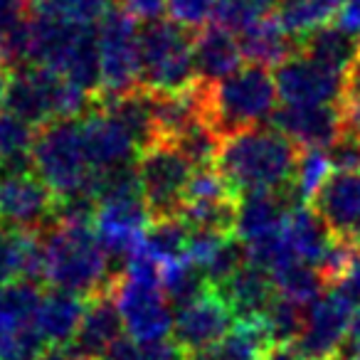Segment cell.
I'll return each instance as SVG.
<instances>
[{
    "instance_id": "cell-1",
    "label": "cell",
    "mask_w": 360,
    "mask_h": 360,
    "mask_svg": "<svg viewBox=\"0 0 360 360\" xmlns=\"http://www.w3.org/2000/svg\"><path fill=\"white\" fill-rule=\"evenodd\" d=\"M301 148L271 126L247 129L222 139L215 168L237 195L286 191L296 173Z\"/></svg>"
},
{
    "instance_id": "cell-2",
    "label": "cell",
    "mask_w": 360,
    "mask_h": 360,
    "mask_svg": "<svg viewBox=\"0 0 360 360\" xmlns=\"http://www.w3.org/2000/svg\"><path fill=\"white\" fill-rule=\"evenodd\" d=\"M45 250V281L52 289L91 296L111 291L116 274L94 222H52L40 232Z\"/></svg>"
},
{
    "instance_id": "cell-3",
    "label": "cell",
    "mask_w": 360,
    "mask_h": 360,
    "mask_svg": "<svg viewBox=\"0 0 360 360\" xmlns=\"http://www.w3.org/2000/svg\"><path fill=\"white\" fill-rule=\"evenodd\" d=\"M30 65H40L99 96L101 70L96 27L75 25L47 13H30Z\"/></svg>"
},
{
    "instance_id": "cell-4",
    "label": "cell",
    "mask_w": 360,
    "mask_h": 360,
    "mask_svg": "<svg viewBox=\"0 0 360 360\" xmlns=\"http://www.w3.org/2000/svg\"><path fill=\"white\" fill-rule=\"evenodd\" d=\"M200 86L205 121L220 134V139L271 124L279 109L274 72L266 67L245 65L217 84Z\"/></svg>"
},
{
    "instance_id": "cell-5",
    "label": "cell",
    "mask_w": 360,
    "mask_h": 360,
    "mask_svg": "<svg viewBox=\"0 0 360 360\" xmlns=\"http://www.w3.org/2000/svg\"><path fill=\"white\" fill-rule=\"evenodd\" d=\"M111 294L124 319V330L136 343H160L173 335V311L160 286V264L141 255L116 276Z\"/></svg>"
},
{
    "instance_id": "cell-6",
    "label": "cell",
    "mask_w": 360,
    "mask_h": 360,
    "mask_svg": "<svg viewBox=\"0 0 360 360\" xmlns=\"http://www.w3.org/2000/svg\"><path fill=\"white\" fill-rule=\"evenodd\" d=\"M32 168L45 180L57 200L89 195L91 165L86 160L82 119H62L37 129ZM94 200V198H91Z\"/></svg>"
},
{
    "instance_id": "cell-7",
    "label": "cell",
    "mask_w": 360,
    "mask_h": 360,
    "mask_svg": "<svg viewBox=\"0 0 360 360\" xmlns=\"http://www.w3.org/2000/svg\"><path fill=\"white\" fill-rule=\"evenodd\" d=\"M195 84L193 32L170 18L141 27V86L148 91H183Z\"/></svg>"
},
{
    "instance_id": "cell-8",
    "label": "cell",
    "mask_w": 360,
    "mask_h": 360,
    "mask_svg": "<svg viewBox=\"0 0 360 360\" xmlns=\"http://www.w3.org/2000/svg\"><path fill=\"white\" fill-rule=\"evenodd\" d=\"M101 99L129 94L141 86V27L131 13L114 6L96 22Z\"/></svg>"
},
{
    "instance_id": "cell-9",
    "label": "cell",
    "mask_w": 360,
    "mask_h": 360,
    "mask_svg": "<svg viewBox=\"0 0 360 360\" xmlns=\"http://www.w3.org/2000/svg\"><path fill=\"white\" fill-rule=\"evenodd\" d=\"M136 168H139L150 220L183 215L188 186H191L193 173H195V165L173 143L158 141V143L141 150Z\"/></svg>"
},
{
    "instance_id": "cell-10",
    "label": "cell",
    "mask_w": 360,
    "mask_h": 360,
    "mask_svg": "<svg viewBox=\"0 0 360 360\" xmlns=\"http://www.w3.org/2000/svg\"><path fill=\"white\" fill-rule=\"evenodd\" d=\"M276 94L284 106H340L345 101V75L296 50L274 70Z\"/></svg>"
},
{
    "instance_id": "cell-11",
    "label": "cell",
    "mask_w": 360,
    "mask_h": 360,
    "mask_svg": "<svg viewBox=\"0 0 360 360\" xmlns=\"http://www.w3.org/2000/svg\"><path fill=\"white\" fill-rule=\"evenodd\" d=\"M355 306L338 291L328 289L306 311V323L291 348L304 360H335L348 340Z\"/></svg>"
},
{
    "instance_id": "cell-12",
    "label": "cell",
    "mask_w": 360,
    "mask_h": 360,
    "mask_svg": "<svg viewBox=\"0 0 360 360\" xmlns=\"http://www.w3.org/2000/svg\"><path fill=\"white\" fill-rule=\"evenodd\" d=\"M57 195L35 170L6 173L0 180V225L42 232L52 225Z\"/></svg>"
},
{
    "instance_id": "cell-13",
    "label": "cell",
    "mask_w": 360,
    "mask_h": 360,
    "mask_svg": "<svg viewBox=\"0 0 360 360\" xmlns=\"http://www.w3.org/2000/svg\"><path fill=\"white\" fill-rule=\"evenodd\" d=\"M237 326V319L220 291L212 286L207 294L195 299L193 304L183 306L173 316V340L183 353H198L217 345L230 335Z\"/></svg>"
},
{
    "instance_id": "cell-14",
    "label": "cell",
    "mask_w": 360,
    "mask_h": 360,
    "mask_svg": "<svg viewBox=\"0 0 360 360\" xmlns=\"http://www.w3.org/2000/svg\"><path fill=\"white\" fill-rule=\"evenodd\" d=\"M82 139H84L86 160L91 170L104 173V170L124 168L139 160V146L129 136V131L99 104L96 99L94 109L82 116Z\"/></svg>"
},
{
    "instance_id": "cell-15",
    "label": "cell",
    "mask_w": 360,
    "mask_h": 360,
    "mask_svg": "<svg viewBox=\"0 0 360 360\" xmlns=\"http://www.w3.org/2000/svg\"><path fill=\"white\" fill-rule=\"evenodd\" d=\"M335 240L360 247V173L333 170L311 202Z\"/></svg>"
},
{
    "instance_id": "cell-16",
    "label": "cell",
    "mask_w": 360,
    "mask_h": 360,
    "mask_svg": "<svg viewBox=\"0 0 360 360\" xmlns=\"http://www.w3.org/2000/svg\"><path fill=\"white\" fill-rule=\"evenodd\" d=\"M340 106H279L269 126L301 150H328L343 129Z\"/></svg>"
},
{
    "instance_id": "cell-17",
    "label": "cell",
    "mask_w": 360,
    "mask_h": 360,
    "mask_svg": "<svg viewBox=\"0 0 360 360\" xmlns=\"http://www.w3.org/2000/svg\"><path fill=\"white\" fill-rule=\"evenodd\" d=\"M124 338V319L111 291L86 299L84 319L70 348L79 360H104L109 350Z\"/></svg>"
},
{
    "instance_id": "cell-18",
    "label": "cell",
    "mask_w": 360,
    "mask_h": 360,
    "mask_svg": "<svg viewBox=\"0 0 360 360\" xmlns=\"http://www.w3.org/2000/svg\"><path fill=\"white\" fill-rule=\"evenodd\" d=\"M294 202L286 191H259L247 193L237 200L235 237L245 245H252L264 237L284 232Z\"/></svg>"
},
{
    "instance_id": "cell-19",
    "label": "cell",
    "mask_w": 360,
    "mask_h": 360,
    "mask_svg": "<svg viewBox=\"0 0 360 360\" xmlns=\"http://www.w3.org/2000/svg\"><path fill=\"white\" fill-rule=\"evenodd\" d=\"M240 37L222 30L217 25H207L205 30L193 35V70L198 84H217L227 79L242 67Z\"/></svg>"
},
{
    "instance_id": "cell-20",
    "label": "cell",
    "mask_w": 360,
    "mask_h": 360,
    "mask_svg": "<svg viewBox=\"0 0 360 360\" xmlns=\"http://www.w3.org/2000/svg\"><path fill=\"white\" fill-rule=\"evenodd\" d=\"M45 281V250L40 232L0 225V286Z\"/></svg>"
},
{
    "instance_id": "cell-21",
    "label": "cell",
    "mask_w": 360,
    "mask_h": 360,
    "mask_svg": "<svg viewBox=\"0 0 360 360\" xmlns=\"http://www.w3.org/2000/svg\"><path fill=\"white\" fill-rule=\"evenodd\" d=\"M86 299L70 291L50 289L42 294L35 314V330L45 345H72L84 319Z\"/></svg>"
},
{
    "instance_id": "cell-22",
    "label": "cell",
    "mask_w": 360,
    "mask_h": 360,
    "mask_svg": "<svg viewBox=\"0 0 360 360\" xmlns=\"http://www.w3.org/2000/svg\"><path fill=\"white\" fill-rule=\"evenodd\" d=\"M232 309L237 321H257L266 314L271 301L276 299V286L271 274L245 264L240 271L230 276L225 284L215 286Z\"/></svg>"
},
{
    "instance_id": "cell-23",
    "label": "cell",
    "mask_w": 360,
    "mask_h": 360,
    "mask_svg": "<svg viewBox=\"0 0 360 360\" xmlns=\"http://www.w3.org/2000/svg\"><path fill=\"white\" fill-rule=\"evenodd\" d=\"M284 237H286V242H289L296 259L309 262V264H314V266L323 264L330 247L335 245L333 232L328 230L323 217L311 205H301L291 210L289 220H286V227H284Z\"/></svg>"
},
{
    "instance_id": "cell-24",
    "label": "cell",
    "mask_w": 360,
    "mask_h": 360,
    "mask_svg": "<svg viewBox=\"0 0 360 360\" xmlns=\"http://www.w3.org/2000/svg\"><path fill=\"white\" fill-rule=\"evenodd\" d=\"M240 47L247 65L266 67V70L274 67L276 70L281 62H286L291 55H296L299 40L281 25L279 18H269V20L257 22L255 27L242 32Z\"/></svg>"
},
{
    "instance_id": "cell-25",
    "label": "cell",
    "mask_w": 360,
    "mask_h": 360,
    "mask_svg": "<svg viewBox=\"0 0 360 360\" xmlns=\"http://www.w3.org/2000/svg\"><path fill=\"white\" fill-rule=\"evenodd\" d=\"M299 52L309 55L311 60H319L330 70L348 75V70L360 55V37L350 35L338 22H328V25L316 27L314 32L301 37Z\"/></svg>"
},
{
    "instance_id": "cell-26",
    "label": "cell",
    "mask_w": 360,
    "mask_h": 360,
    "mask_svg": "<svg viewBox=\"0 0 360 360\" xmlns=\"http://www.w3.org/2000/svg\"><path fill=\"white\" fill-rule=\"evenodd\" d=\"M37 129L20 116L3 111L0 114V163L6 173H25L32 168V146Z\"/></svg>"
},
{
    "instance_id": "cell-27",
    "label": "cell",
    "mask_w": 360,
    "mask_h": 360,
    "mask_svg": "<svg viewBox=\"0 0 360 360\" xmlns=\"http://www.w3.org/2000/svg\"><path fill=\"white\" fill-rule=\"evenodd\" d=\"M271 279H274L276 294L294 301V304L304 306V309L314 306L316 301L328 291V281L321 274L319 266L309 264V262H301V259L289 262L284 269L271 274Z\"/></svg>"
},
{
    "instance_id": "cell-28",
    "label": "cell",
    "mask_w": 360,
    "mask_h": 360,
    "mask_svg": "<svg viewBox=\"0 0 360 360\" xmlns=\"http://www.w3.org/2000/svg\"><path fill=\"white\" fill-rule=\"evenodd\" d=\"M160 286H163L168 304L178 306V309L193 304V301L200 299L202 294H207L212 289L205 271L195 262L188 259V257L160 264Z\"/></svg>"
},
{
    "instance_id": "cell-29",
    "label": "cell",
    "mask_w": 360,
    "mask_h": 360,
    "mask_svg": "<svg viewBox=\"0 0 360 360\" xmlns=\"http://www.w3.org/2000/svg\"><path fill=\"white\" fill-rule=\"evenodd\" d=\"M191 225L180 217H163V220H150L143 240V255L150 257L155 264H168V262L188 257L191 245Z\"/></svg>"
},
{
    "instance_id": "cell-30",
    "label": "cell",
    "mask_w": 360,
    "mask_h": 360,
    "mask_svg": "<svg viewBox=\"0 0 360 360\" xmlns=\"http://www.w3.org/2000/svg\"><path fill=\"white\" fill-rule=\"evenodd\" d=\"M345 0H279V20L296 40L338 18Z\"/></svg>"
},
{
    "instance_id": "cell-31",
    "label": "cell",
    "mask_w": 360,
    "mask_h": 360,
    "mask_svg": "<svg viewBox=\"0 0 360 360\" xmlns=\"http://www.w3.org/2000/svg\"><path fill=\"white\" fill-rule=\"evenodd\" d=\"M274 8H279V0H215L212 25L232 35H242L257 22L274 18Z\"/></svg>"
},
{
    "instance_id": "cell-32",
    "label": "cell",
    "mask_w": 360,
    "mask_h": 360,
    "mask_svg": "<svg viewBox=\"0 0 360 360\" xmlns=\"http://www.w3.org/2000/svg\"><path fill=\"white\" fill-rule=\"evenodd\" d=\"M330 173H333V168H330L326 150H301L294 180H291V186L286 188V195L291 198L294 207L311 205L316 193L321 191V186L328 180Z\"/></svg>"
},
{
    "instance_id": "cell-33",
    "label": "cell",
    "mask_w": 360,
    "mask_h": 360,
    "mask_svg": "<svg viewBox=\"0 0 360 360\" xmlns=\"http://www.w3.org/2000/svg\"><path fill=\"white\" fill-rule=\"evenodd\" d=\"M306 311L309 309L276 294V299L271 301L266 314L262 316V323H264L266 333H269L271 345H294L301 330H304Z\"/></svg>"
},
{
    "instance_id": "cell-34",
    "label": "cell",
    "mask_w": 360,
    "mask_h": 360,
    "mask_svg": "<svg viewBox=\"0 0 360 360\" xmlns=\"http://www.w3.org/2000/svg\"><path fill=\"white\" fill-rule=\"evenodd\" d=\"M111 8V0H40L32 11L47 13L75 25H94Z\"/></svg>"
},
{
    "instance_id": "cell-35",
    "label": "cell",
    "mask_w": 360,
    "mask_h": 360,
    "mask_svg": "<svg viewBox=\"0 0 360 360\" xmlns=\"http://www.w3.org/2000/svg\"><path fill=\"white\" fill-rule=\"evenodd\" d=\"M170 20L178 22L183 30L188 32H200L210 25L212 15H215V0H168Z\"/></svg>"
},
{
    "instance_id": "cell-36",
    "label": "cell",
    "mask_w": 360,
    "mask_h": 360,
    "mask_svg": "<svg viewBox=\"0 0 360 360\" xmlns=\"http://www.w3.org/2000/svg\"><path fill=\"white\" fill-rule=\"evenodd\" d=\"M328 163L340 173H360V131L343 124L338 139L326 150Z\"/></svg>"
},
{
    "instance_id": "cell-37",
    "label": "cell",
    "mask_w": 360,
    "mask_h": 360,
    "mask_svg": "<svg viewBox=\"0 0 360 360\" xmlns=\"http://www.w3.org/2000/svg\"><path fill=\"white\" fill-rule=\"evenodd\" d=\"M328 289L338 291V294L343 296V299H348L353 306H360V250H358V255L353 257V262L345 266L343 274H340Z\"/></svg>"
},
{
    "instance_id": "cell-38",
    "label": "cell",
    "mask_w": 360,
    "mask_h": 360,
    "mask_svg": "<svg viewBox=\"0 0 360 360\" xmlns=\"http://www.w3.org/2000/svg\"><path fill=\"white\" fill-rule=\"evenodd\" d=\"M126 13L136 18V20L153 22L160 20L163 13L168 11V0H116Z\"/></svg>"
},
{
    "instance_id": "cell-39",
    "label": "cell",
    "mask_w": 360,
    "mask_h": 360,
    "mask_svg": "<svg viewBox=\"0 0 360 360\" xmlns=\"http://www.w3.org/2000/svg\"><path fill=\"white\" fill-rule=\"evenodd\" d=\"M345 101L360 104V55L345 75Z\"/></svg>"
},
{
    "instance_id": "cell-40",
    "label": "cell",
    "mask_w": 360,
    "mask_h": 360,
    "mask_svg": "<svg viewBox=\"0 0 360 360\" xmlns=\"http://www.w3.org/2000/svg\"><path fill=\"white\" fill-rule=\"evenodd\" d=\"M35 360H79L70 345H45Z\"/></svg>"
},
{
    "instance_id": "cell-41",
    "label": "cell",
    "mask_w": 360,
    "mask_h": 360,
    "mask_svg": "<svg viewBox=\"0 0 360 360\" xmlns=\"http://www.w3.org/2000/svg\"><path fill=\"white\" fill-rule=\"evenodd\" d=\"M348 350L345 353H353V355H360V306L355 309L353 314V321H350V330H348Z\"/></svg>"
},
{
    "instance_id": "cell-42",
    "label": "cell",
    "mask_w": 360,
    "mask_h": 360,
    "mask_svg": "<svg viewBox=\"0 0 360 360\" xmlns=\"http://www.w3.org/2000/svg\"><path fill=\"white\" fill-rule=\"evenodd\" d=\"M264 360H304V358L291 345H271L269 353L264 355Z\"/></svg>"
},
{
    "instance_id": "cell-43",
    "label": "cell",
    "mask_w": 360,
    "mask_h": 360,
    "mask_svg": "<svg viewBox=\"0 0 360 360\" xmlns=\"http://www.w3.org/2000/svg\"><path fill=\"white\" fill-rule=\"evenodd\" d=\"M335 360H360V355H353V353H340Z\"/></svg>"
},
{
    "instance_id": "cell-44",
    "label": "cell",
    "mask_w": 360,
    "mask_h": 360,
    "mask_svg": "<svg viewBox=\"0 0 360 360\" xmlns=\"http://www.w3.org/2000/svg\"><path fill=\"white\" fill-rule=\"evenodd\" d=\"M25 3H27V6H30V11H32V8H35L37 3H40V0H25Z\"/></svg>"
}]
</instances>
